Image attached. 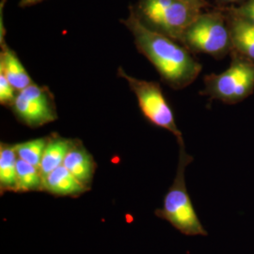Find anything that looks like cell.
Listing matches in <instances>:
<instances>
[{
    "instance_id": "6da1fadb",
    "label": "cell",
    "mask_w": 254,
    "mask_h": 254,
    "mask_svg": "<svg viewBox=\"0 0 254 254\" xmlns=\"http://www.w3.org/2000/svg\"><path fill=\"white\" fill-rule=\"evenodd\" d=\"M122 23L131 32L136 49L154 65L162 80L175 90L190 85L201 71L190 51L171 37L146 27L129 7V14Z\"/></svg>"
},
{
    "instance_id": "7a4b0ae2",
    "label": "cell",
    "mask_w": 254,
    "mask_h": 254,
    "mask_svg": "<svg viewBox=\"0 0 254 254\" xmlns=\"http://www.w3.org/2000/svg\"><path fill=\"white\" fill-rule=\"evenodd\" d=\"M179 144V160L173 185L164 198L163 207L155 210L158 218L169 221L173 227L187 236H207V232L192 205L186 185V169L193 160L187 153L183 136L177 138Z\"/></svg>"
},
{
    "instance_id": "3957f363",
    "label": "cell",
    "mask_w": 254,
    "mask_h": 254,
    "mask_svg": "<svg viewBox=\"0 0 254 254\" xmlns=\"http://www.w3.org/2000/svg\"><path fill=\"white\" fill-rule=\"evenodd\" d=\"M146 27L180 42L201 6L184 0H136L130 6Z\"/></svg>"
},
{
    "instance_id": "277c9868",
    "label": "cell",
    "mask_w": 254,
    "mask_h": 254,
    "mask_svg": "<svg viewBox=\"0 0 254 254\" xmlns=\"http://www.w3.org/2000/svg\"><path fill=\"white\" fill-rule=\"evenodd\" d=\"M180 43L192 52L219 57L232 44L231 32L220 14L200 13L185 30Z\"/></svg>"
},
{
    "instance_id": "5b68a950",
    "label": "cell",
    "mask_w": 254,
    "mask_h": 254,
    "mask_svg": "<svg viewBox=\"0 0 254 254\" xmlns=\"http://www.w3.org/2000/svg\"><path fill=\"white\" fill-rule=\"evenodd\" d=\"M117 74L119 77L127 80L130 90L135 93L138 106L146 119L154 126L170 131L177 138L181 137V131L175 123L173 110L157 82L137 79L129 75L122 67H119Z\"/></svg>"
},
{
    "instance_id": "8992f818",
    "label": "cell",
    "mask_w": 254,
    "mask_h": 254,
    "mask_svg": "<svg viewBox=\"0 0 254 254\" xmlns=\"http://www.w3.org/2000/svg\"><path fill=\"white\" fill-rule=\"evenodd\" d=\"M202 93L224 103L245 99L254 90V64L251 61L237 60L221 73L204 77Z\"/></svg>"
},
{
    "instance_id": "52a82bcc",
    "label": "cell",
    "mask_w": 254,
    "mask_h": 254,
    "mask_svg": "<svg viewBox=\"0 0 254 254\" xmlns=\"http://www.w3.org/2000/svg\"><path fill=\"white\" fill-rule=\"evenodd\" d=\"M9 108L20 123L31 128L43 127L58 119L53 93L46 86L36 83L18 91Z\"/></svg>"
},
{
    "instance_id": "ba28073f",
    "label": "cell",
    "mask_w": 254,
    "mask_h": 254,
    "mask_svg": "<svg viewBox=\"0 0 254 254\" xmlns=\"http://www.w3.org/2000/svg\"><path fill=\"white\" fill-rule=\"evenodd\" d=\"M6 0L0 3V72L5 74L17 92L31 85L33 81L16 53L6 43V30L3 24V8Z\"/></svg>"
},
{
    "instance_id": "9c48e42d",
    "label": "cell",
    "mask_w": 254,
    "mask_h": 254,
    "mask_svg": "<svg viewBox=\"0 0 254 254\" xmlns=\"http://www.w3.org/2000/svg\"><path fill=\"white\" fill-rule=\"evenodd\" d=\"M63 165L78 181L91 189L97 165L92 154L80 139L73 138L72 146L66 154Z\"/></svg>"
},
{
    "instance_id": "30bf717a",
    "label": "cell",
    "mask_w": 254,
    "mask_h": 254,
    "mask_svg": "<svg viewBox=\"0 0 254 254\" xmlns=\"http://www.w3.org/2000/svg\"><path fill=\"white\" fill-rule=\"evenodd\" d=\"M90 190L64 165L44 177V191L57 197H79Z\"/></svg>"
},
{
    "instance_id": "8fae6325",
    "label": "cell",
    "mask_w": 254,
    "mask_h": 254,
    "mask_svg": "<svg viewBox=\"0 0 254 254\" xmlns=\"http://www.w3.org/2000/svg\"><path fill=\"white\" fill-rule=\"evenodd\" d=\"M72 143V138L63 137L57 133L47 136L46 148L39 167L43 178L57 168L63 166L64 158L69 152Z\"/></svg>"
},
{
    "instance_id": "7c38bea8",
    "label": "cell",
    "mask_w": 254,
    "mask_h": 254,
    "mask_svg": "<svg viewBox=\"0 0 254 254\" xmlns=\"http://www.w3.org/2000/svg\"><path fill=\"white\" fill-rule=\"evenodd\" d=\"M18 156L13 144L0 143V192L18 193L17 181Z\"/></svg>"
},
{
    "instance_id": "4fadbf2b",
    "label": "cell",
    "mask_w": 254,
    "mask_h": 254,
    "mask_svg": "<svg viewBox=\"0 0 254 254\" xmlns=\"http://www.w3.org/2000/svg\"><path fill=\"white\" fill-rule=\"evenodd\" d=\"M230 32L232 45L236 50L254 62V24L243 17L237 18Z\"/></svg>"
},
{
    "instance_id": "5bb4252c",
    "label": "cell",
    "mask_w": 254,
    "mask_h": 254,
    "mask_svg": "<svg viewBox=\"0 0 254 254\" xmlns=\"http://www.w3.org/2000/svg\"><path fill=\"white\" fill-rule=\"evenodd\" d=\"M19 192L44 191V178L40 169L21 159L17 160Z\"/></svg>"
},
{
    "instance_id": "9a60e30c",
    "label": "cell",
    "mask_w": 254,
    "mask_h": 254,
    "mask_svg": "<svg viewBox=\"0 0 254 254\" xmlns=\"http://www.w3.org/2000/svg\"><path fill=\"white\" fill-rule=\"evenodd\" d=\"M46 142L47 136H44L16 143L13 145L19 159L39 168L46 148Z\"/></svg>"
},
{
    "instance_id": "2e32d148",
    "label": "cell",
    "mask_w": 254,
    "mask_h": 254,
    "mask_svg": "<svg viewBox=\"0 0 254 254\" xmlns=\"http://www.w3.org/2000/svg\"><path fill=\"white\" fill-rule=\"evenodd\" d=\"M17 91L11 86L5 74L0 72V104L10 107L16 97Z\"/></svg>"
},
{
    "instance_id": "e0dca14e",
    "label": "cell",
    "mask_w": 254,
    "mask_h": 254,
    "mask_svg": "<svg viewBox=\"0 0 254 254\" xmlns=\"http://www.w3.org/2000/svg\"><path fill=\"white\" fill-rule=\"evenodd\" d=\"M241 17L249 20L254 24V0H249L245 6L239 10Z\"/></svg>"
},
{
    "instance_id": "ac0fdd59",
    "label": "cell",
    "mask_w": 254,
    "mask_h": 254,
    "mask_svg": "<svg viewBox=\"0 0 254 254\" xmlns=\"http://www.w3.org/2000/svg\"><path fill=\"white\" fill-rule=\"evenodd\" d=\"M42 1H44V0H20L19 1V7L27 8V7L36 5V4L42 2Z\"/></svg>"
},
{
    "instance_id": "d6986e66",
    "label": "cell",
    "mask_w": 254,
    "mask_h": 254,
    "mask_svg": "<svg viewBox=\"0 0 254 254\" xmlns=\"http://www.w3.org/2000/svg\"><path fill=\"white\" fill-rule=\"evenodd\" d=\"M184 1H187V2H190V3H194V4H197V5H200L201 7L204 5V0H184Z\"/></svg>"
},
{
    "instance_id": "ffe728a7",
    "label": "cell",
    "mask_w": 254,
    "mask_h": 254,
    "mask_svg": "<svg viewBox=\"0 0 254 254\" xmlns=\"http://www.w3.org/2000/svg\"><path fill=\"white\" fill-rule=\"evenodd\" d=\"M222 1H228V2H234V1H237V0H222Z\"/></svg>"
}]
</instances>
